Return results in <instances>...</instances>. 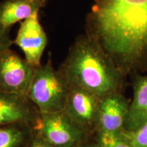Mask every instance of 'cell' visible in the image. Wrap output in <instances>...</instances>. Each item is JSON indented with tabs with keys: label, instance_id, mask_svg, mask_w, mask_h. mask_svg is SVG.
<instances>
[{
	"label": "cell",
	"instance_id": "6da1fadb",
	"mask_svg": "<svg viewBox=\"0 0 147 147\" xmlns=\"http://www.w3.org/2000/svg\"><path fill=\"white\" fill-rule=\"evenodd\" d=\"M86 35L125 76L147 72V0H94Z\"/></svg>",
	"mask_w": 147,
	"mask_h": 147
},
{
	"label": "cell",
	"instance_id": "7a4b0ae2",
	"mask_svg": "<svg viewBox=\"0 0 147 147\" xmlns=\"http://www.w3.org/2000/svg\"><path fill=\"white\" fill-rule=\"evenodd\" d=\"M59 71L69 87L85 90L100 99L121 93L124 87L125 76L86 34L76 38Z\"/></svg>",
	"mask_w": 147,
	"mask_h": 147
},
{
	"label": "cell",
	"instance_id": "3957f363",
	"mask_svg": "<svg viewBox=\"0 0 147 147\" xmlns=\"http://www.w3.org/2000/svg\"><path fill=\"white\" fill-rule=\"evenodd\" d=\"M69 89L65 78L54 68L49 58L35 69L27 98L40 114L58 113L63 110Z\"/></svg>",
	"mask_w": 147,
	"mask_h": 147
},
{
	"label": "cell",
	"instance_id": "277c9868",
	"mask_svg": "<svg viewBox=\"0 0 147 147\" xmlns=\"http://www.w3.org/2000/svg\"><path fill=\"white\" fill-rule=\"evenodd\" d=\"M36 130L53 147H75L93 137L63 111L40 114Z\"/></svg>",
	"mask_w": 147,
	"mask_h": 147
},
{
	"label": "cell",
	"instance_id": "5b68a950",
	"mask_svg": "<svg viewBox=\"0 0 147 147\" xmlns=\"http://www.w3.org/2000/svg\"><path fill=\"white\" fill-rule=\"evenodd\" d=\"M35 69L10 49L0 51V91L27 97Z\"/></svg>",
	"mask_w": 147,
	"mask_h": 147
},
{
	"label": "cell",
	"instance_id": "8992f818",
	"mask_svg": "<svg viewBox=\"0 0 147 147\" xmlns=\"http://www.w3.org/2000/svg\"><path fill=\"white\" fill-rule=\"evenodd\" d=\"M101 99L85 90L69 87L63 112L91 136H95Z\"/></svg>",
	"mask_w": 147,
	"mask_h": 147
},
{
	"label": "cell",
	"instance_id": "52a82bcc",
	"mask_svg": "<svg viewBox=\"0 0 147 147\" xmlns=\"http://www.w3.org/2000/svg\"><path fill=\"white\" fill-rule=\"evenodd\" d=\"M39 11L21 22L14 44L25 55V59L34 67L41 65V59L48 38L39 21Z\"/></svg>",
	"mask_w": 147,
	"mask_h": 147
},
{
	"label": "cell",
	"instance_id": "ba28073f",
	"mask_svg": "<svg viewBox=\"0 0 147 147\" xmlns=\"http://www.w3.org/2000/svg\"><path fill=\"white\" fill-rule=\"evenodd\" d=\"M40 113L27 97L0 91V126L25 123L36 128Z\"/></svg>",
	"mask_w": 147,
	"mask_h": 147
},
{
	"label": "cell",
	"instance_id": "9c48e42d",
	"mask_svg": "<svg viewBox=\"0 0 147 147\" xmlns=\"http://www.w3.org/2000/svg\"><path fill=\"white\" fill-rule=\"evenodd\" d=\"M129 102L122 93H115L101 99L97 132L119 133L123 129Z\"/></svg>",
	"mask_w": 147,
	"mask_h": 147
},
{
	"label": "cell",
	"instance_id": "30bf717a",
	"mask_svg": "<svg viewBox=\"0 0 147 147\" xmlns=\"http://www.w3.org/2000/svg\"><path fill=\"white\" fill-rule=\"evenodd\" d=\"M133 75V99L123 129L127 131L137 129L147 121V75Z\"/></svg>",
	"mask_w": 147,
	"mask_h": 147
},
{
	"label": "cell",
	"instance_id": "8fae6325",
	"mask_svg": "<svg viewBox=\"0 0 147 147\" xmlns=\"http://www.w3.org/2000/svg\"><path fill=\"white\" fill-rule=\"evenodd\" d=\"M29 0H3L0 3V25L6 28L24 21L42 8Z\"/></svg>",
	"mask_w": 147,
	"mask_h": 147
},
{
	"label": "cell",
	"instance_id": "7c38bea8",
	"mask_svg": "<svg viewBox=\"0 0 147 147\" xmlns=\"http://www.w3.org/2000/svg\"><path fill=\"white\" fill-rule=\"evenodd\" d=\"M35 131L34 126L25 123L0 126V147H25Z\"/></svg>",
	"mask_w": 147,
	"mask_h": 147
},
{
	"label": "cell",
	"instance_id": "4fadbf2b",
	"mask_svg": "<svg viewBox=\"0 0 147 147\" xmlns=\"http://www.w3.org/2000/svg\"><path fill=\"white\" fill-rule=\"evenodd\" d=\"M95 138L100 147H132L121 132H97Z\"/></svg>",
	"mask_w": 147,
	"mask_h": 147
},
{
	"label": "cell",
	"instance_id": "5bb4252c",
	"mask_svg": "<svg viewBox=\"0 0 147 147\" xmlns=\"http://www.w3.org/2000/svg\"><path fill=\"white\" fill-rule=\"evenodd\" d=\"M132 147H147V121L137 129L131 131H121Z\"/></svg>",
	"mask_w": 147,
	"mask_h": 147
},
{
	"label": "cell",
	"instance_id": "9a60e30c",
	"mask_svg": "<svg viewBox=\"0 0 147 147\" xmlns=\"http://www.w3.org/2000/svg\"><path fill=\"white\" fill-rule=\"evenodd\" d=\"M10 29L0 25V51L10 49L14 44L10 36Z\"/></svg>",
	"mask_w": 147,
	"mask_h": 147
},
{
	"label": "cell",
	"instance_id": "2e32d148",
	"mask_svg": "<svg viewBox=\"0 0 147 147\" xmlns=\"http://www.w3.org/2000/svg\"><path fill=\"white\" fill-rule=\"evenodd\" d=\"M25 147H53L48 143L45 139L38 134V132L35 131L32 139Z\"/></svg>",
	"mask_w": 147,
	"mask_h": 147
},
{
	"label": "cell",
	"instance_id": "e0dca14e",
	"mask_svg": "<svg viewBox=\"0 0 147 147\" xmlns=\"http://www.w3.org/2000/svg\"><path fill=\"white\" fill-rule=\"evenodd\" d=\"M75 147H99V145L97 144L94 136L91 137L88 140L85 141V142L82 143V144L77 145Z\"/></svg>",
	"mask_w": 147,
	"mask_h": 147
},
{
	"label": "cell",
	"instance_id": "ac0fdd59",
	"mask_svg": "<svg viewBox=\"0 0 147 147\" xmlns=\"http://www.w3.org/2000/svg\"><path fill=\"white\" fill-rule=\"evenodd\" d=\"M29 1H32V2L34 3H39V4L41 5L42 6H43V5H45L46 4V3H47L48 0H29Z\"/></svg>",
	"mask_w": 147,
	"mask_h": 147
},
{
	"label": "cell",
	"instance_id": "d6986e66",
	"mask_svg": "<svg viewBox=\"0 0 147 147\" xmlns=\"http://www.w3.org/2000/svg\"><path fill=\"white\" fill-rule=\"evenodd\" d=\"M99 147H100V146H99Z\"/></svg>",
	"mask_w": 147,
	"mask_h": 147
}]
</instances>
